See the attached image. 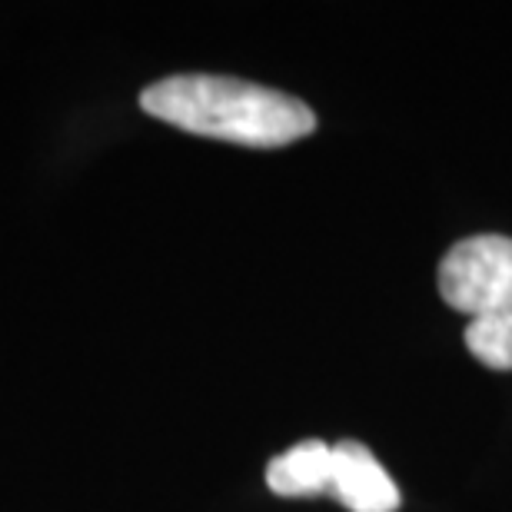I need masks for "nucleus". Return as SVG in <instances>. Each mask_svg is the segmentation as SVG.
Listing matches in <instances>:
<instances>
[{
    "mask_svg": "<svg viewBox=\"0 0 512 512\" xmlns=\"http://www.w3.org/2000/svg\"><path fill=\"white\" fill-rule=\"evenodd\" d=\"M140 107L170 127L240 147H286L316 127L313 110L283 90L237 77L180 74L147 87Z\"/></svg>",
    "mask_w": 512,
    "mask_h": 512,
    "instance_id": "nucleus-1",
    "label": "nucleus"
},
{
    "mask_svg": "<svg viewBox=\"0 0 512 512\" xmlns=\"http://www.w3.org/2000/svg\"><path fill=\"white\" fill-rule=\"evenodd\" d=\"M439 293L473 320L512 310V237L483 233L456 243L439 263Z\"/></svg>",
    "mask_w": 512,
    "mask_h": 512,
    "instance_id": "nucleus-2",
    "label": "nucleus"
},
{
    "mask_svg": "<svg viewBox=\"0 0 512 512\" xmlns=\"http://www.w3.org/2000/svg\"><path fill=\"white\" fill-rule=\"evenodd\" d=\"M333 496L350 512H396L399 489L370 449L356 439L333 446Z\"/></svg>",
    "mask_w": 512,
    "mask_h": 512,
    "instance_id": "nucleus-3",
    "label": "nucleus"
},
{
    "mask_svg": "<svg viewBox=\"0 0 512 512\" xmlns=\"http://www.w3.org/2000/svg\"><path fill=\"white\" fill-rule=\"evenodd\" d=\"M266 486L276 496H333V446L303 439L266 466Z\"/></svg>",
    "mask_w": 512,
    "mask_h": 512,
    "instance_id": "nucleus-4",
    "label": "nucleus"
},
{
    "mask_svg": "<svg viewBox=\"0 0 512 512\" xmlns=\"http://www.w3.org/2000/svg\"><path fill=\"white\" fill-rule=\"evenodd\" d=\"M466 346L489 370H512V310L486 313L469 320Z\"/></svg>",
    "mask_w": 512,
    "mask_h": 512,
    "instance_id": "nucleus-5",
    "label": "nucleus"
}]
</instances>
